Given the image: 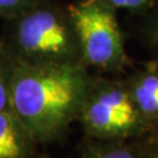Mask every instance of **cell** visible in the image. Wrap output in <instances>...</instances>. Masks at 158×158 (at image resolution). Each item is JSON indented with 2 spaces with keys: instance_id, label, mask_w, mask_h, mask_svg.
Masks as SVG:
<instances>
[{
  "instance_id": "8",
  "label": "cell",
  "mask_w": 158,
  "mask_h": 158,
  "mask_svg": "<svg viewBox=\"0 0 158 158\" xmlns=\"http://www.w3.org/2000/svg\"><path fill=\"white\" fill-rule=\"evenodd\" d=\"M109 7L117 10H124L132 14H145L151 10L156 0H102Z\"/></svg>"
},
{
  "instance_id": "3",
  "label": "cell",
  "mask_w": 158,
  "mask_h": 158,
  "mask_svg": "<svg viewBox=\"0 0 158 158\" xmlns=\"http://www.w3.org/2000/svg\"><path fill=\"white\" fill-rule=\"evenodd\" d=\"M77 122L97 141L138 139L157 131L143 118L125 80L94 77Z\"/></svg>"
},
{
  "instance_id": "1",
  "label": "cell",
  "mask_w": 158,
  "mask_h": 158,
  "mask_svg": "<svg viewBox=\"0 0 158 158\" xmlns=\"http://www.w3.org/2000/svg\"><path fill=\"white\" fill-rule=\"evenodd\" d=\"M93 79L83 63L14 61L10 66V108L35 144H53L77 122Z\"/></svg>"
},
{
  "instance_id": "2",
  "label": "cell",
  "mask_w": 158,
  "mask_h": 158,
  "mask_svg": "<svg viewBox=\"0 0 158 158\" xmlns=\"http://www.w3.org/2000/svg\"><path fill=\"white\" fill-rule=\"evenodd\" d=\"M12 19L14 61L44 66L83 63L69 6L42 0Z\"/></svg>"
},
{
  "instance_id": "6",
  "label": "cell",
  "mask_w": 158,
  "mask_h": 158,
  "mask_svg": "<svg viewBox=\"0 0 158 158\" xmlns=\"http://www.w3.org/2000/svg\"><path fill=\"white\" fill-rule=\"evenodd\" d=\"M34 144L11 108L0 111V158H29Z\"/></svg>"
},
{
  "instance_id": "11",
  "label": "cell",
  "mask_w": 158,
  "mask_h": 158,
  "mask_svg": "<svg viewBox=\"0 0 158 158\" xmlns=\"http://www.w3.org/2000/svg\"><path fill=\"white\" fill-rule=\"evenodd\" d=\"M10 67L2 69L0 67V111L10 108Z\"/></svg>"
},
{
  "instance_id": "9",
  "label": "cell",
  "mask_w": 158,
  "mask_h": 158,
  "mask_svg": "<svg viewBox=\"0 0 158 158\" xmlns=\"http://www.w3.org/2000/svg\"><path fill=\"white\" fill-rule=\"evenodd\" d=\"M42 0H0V15L13 18Z\"/></svg>"
},
{
  "instance_id": "5",
  "label": "cell",
  "mask_w": 158,
  "mask_h": 158,
  "mask_svg": "<svg viewBox=\"0 0 158 158\" xmlns=\"http://www.w3.org/2000/svg\"><path fill=\"white\" fill-rule=\"evenodd\" d=\"M125 82L143 118L158 130V63L145 64Z\"/></svg>"
},
{
  "instance_id": "10",
  "label": "cell",
  "mask_w": 158,
  "mask_h": 158,
  "mask_svg": "<svg viewBox=\"0 0 158 158\" xmlns=\"http://www.w3.org/2000/svg\"><path fill=\"white\" fill-rule=\"evenodd\" d=\"M145 14H148V21L145 25L148 39L158 47V0H156L151 10Z\"/></svg>"
},
{
  "instance_id": "4",
  "label": "cell",
  "mask_w": 158,
  "mask_h": 158,
  "mask_svg": "<svg viewBox=\"0 0 158 158\" xmlns=\"http://www.w3.org/2000/svg\"><path fill=\"white\" fill-rule=\"evenodd\" d=\"M79 38L82 62L103 73H118L128 64L124 36L116 11L102 0H79L69 5Z\"/></svg>"
},
{
  "instance_id": "13",
  "label": "cell",
  "mask_w": 158,
  "mask_h": 158,
  "mask_svg": "<svg viewBox=\"0 0 158 158\" xmlns=\"http://www.w3.org/2000/svg\"><path fill=\"white\" fill-rule=\"evenodd\" d=\"M29 158H31V157H29ZM38 158H48V157H38Z\"/></svg>"
},
{
  "instance_id": "7",
  "label": "cell",
  "mask_w": 158,
  "mask_h": 158,
  "mask_svg": "<svg viewBox=\"0 0 158 158\" xmlns=\"http://www.w3.org/2000/svg\"><path fill=\"white\" fill-rule=\"evenodd\" d=\"M143 138L130 141H97L88 138L76 158H141Z\"/></svg>"
},
{
  "instance_id": "12",
  "label": "cell",
  "mask_w": 158,
  "mask_h": 158,
  "mask_svg": "<svg viewBox=\"0 0 158 158\" xmlns=\"http://www.w3.org/2000/svg\"><path fill=\"white\" fill-rule=\"evenodd\" d=\"M141 158H158V130L143 138Z\"/></svg>"
}]
</instances>
